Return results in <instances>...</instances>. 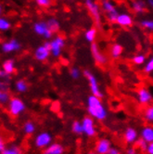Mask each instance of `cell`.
I'll return each instance as SVG.
<instances>
[{
    "label": "cell",
    "mask_w": 153,
    "mask_h": 154,
    "mask_svg": "<svg viewBox=\"0 0 153 154\" xmlns=\"http://www.w3.org/2000/svg\"><path fill=\"white\" fill-rule=\"evenodd\" d=\"M36 4L40 7V8H47L48 7L51 6L52 4V0H35Z\"/></svg>",
    "instance_id": "obj_37"
},
{
    "label": "cell",
    "mask_w": 153,
    "mask_h": 154,
    "mask_svg": "<svg viewBox=\"0 0 153 154\" xmlns=\"http://www.w3.org/2000/svg\"><path fill=\"white\" fill-rule=\"evenodd\" d=\"M70 75L73 80H78L82 76V72L79 68L77 67H72L70 70Z\"/></svg>",
    "instance_id": "obj_33"
},
{
    "label": "cell",
    "mask_w": 153,
    "mask_h": 154,
    "mask_svg": "<svg viewBox=\"0 0 153 154\" xmlns=\"http://www.w3.org/2000/svg\"><path fill=\"white\" fill-rule=\"evenodd\" d=\"M28 88H29V85L26 83V81L23 79L18 80L15 83V89L18 93H25L27 92Z\"/></svg>",
    "instance_id": "obj_25"
},
{
    "label": "cell",
    "mask_w": 153,
    "mask_h": 154,
    "mask_svg": "<svg viewBox=\"0 0 153 154\" xmlns=\"http://www.w3.org/2000/svg\"><path fill=\"white\" fill-rule=\"evenodd\" d=\"M91 54L96 61V64L98 65H105L108 62V57L99 48V46L96 43H92L91 44Z\"/></svg>",
    "instance_id": "obj_11"
},
{
    "label": "cell",
    "mask_w": 153,
    "mask_h": 154,
    "mask_svg": "<svg viewBox=\"0 0 153 154\" xmlns=\"http://www.w3.org/2000/svg\"><path fill=\"white\" fill-rule=\"evenodd\" d=\"M53 142V136L47 131L40 132L35 138V146L38 149H45Z\"/></svg>",
    "instance_id": "obj_8"
},
{
    "label": "cell",
    "mask_w": 153,
    "mask_h": 154,
    "mask_svg": "<svg viewBox=\"0 0 153 154\" xmlns=\"http://www.w3.org/2000/svg\"><path fill=\"white\" fill-rule=\"evenodd\" d=\"M138 138V132L134 127H127L124 134V140L127 144H135Z\"/></svg>",
    "instance_id": "obj_16"
},
{
    "label": "cell",
    "mask_w": 153,
    "mask_h": 154,
    "mask_svg": "<svg viewBox=\"0 0 153 154\" xmlns=\"http://www.w3.org/2000/svg\"><path fill=\"white\" fill-rule=\"evenodd\" d=\"M136 147L141 151H145L146 150V148L148 146V143L145 140L142 139V138H137V140L136 141Z\"/></svg>",
    "instance_id": "obj_36"
},
{
    "label": "cell",
    "mask_w": 153,
    "mask_h": 154,
    "mask_svg": "<svg viewBox=\"0 0 153 154\" xmlns=\"http://www.w3.org/2000/svg\"><path fill=\"white\" fill-rule=\"evenodd\" d=\"M147 4L144 0H134L132 2V8L133 11L136 13V14H143L145 13L146 9H147Z\"/></svg>",
    "instance_id": "obj_18"
},
{
    "label": "cell",
    "mask_w": 153,
    "mask_h": 154,
    "mask_svg": "<svg viewBox=\"0 0 153 154\" xmlns=\"http://www.w3.org/2000/svg\"><path fill=\"white\" fill-rule=\"evenodd\" d=\"M49 43L50 55L54 58H60L61 56L62 50L65 47V38L62 35H56L55 37L51 38Z\"/></svg>",
    "instance_id": "obj_4"
},
{
    "label": "cell",
    "mask_w": 153,
    "mask_h": 154,
    "mask_svg": "<svg viewBox=\"0 0 153 154\" xmlns=\"http://www.w3.org/2000/svg\"><path fill=\"white\" fill-rule=\"evenodd\" d=\"M137 100L142 105H148L152 101V94L147 87H141L137 91Z\"/></svg>",
    "instance_id": "obj_15"
},
{
    "label": "cell",
    "mask_w": 153,
    "mask_h": 154,
    "mask_svg": "<svg viewBox=\"0 0 153 154\" xmlns=\"http://www.w3.org/2000/svg\"><path fill=\"white\" fill-rule=\"evenodd\" d=\"M64 147L58 142H52L49 146L44 149L43 154H63Z\"/></svg>",
    "instance_id": "obj_17"
},
{
    "label": "cell",
    "mask_w": 153,
    "mask_h": 154,
    "mask_svg": "<svg viewBox=\"0 0 153 154\" xmlns=\"http://www.w3.org/2000/svg\"><path fill=\"white\" fill-rule=\"evenodd\" d=\"M50 56V49H49V43L47 42L43 45L39 46L35 51V58L36 60L44 62L46 61Z\"/></svg>",
    "instance_id": "obj_12"
},
{
    "label": "cell",
    "mask_w": 153,
    "mask_h": 154,
    "mask_svg": "<svg viewBox=\"0 0 153 154\" xmlns=\"http://www.w3.org/2000/svg\"><path fill=\"white\" fill-rule=\"evenodd\" d=\"M26 109L24 101L20 97H10L8 103V111L13 117H18L23 114Z\"/></svg>",
    "instance_id": "obj_2"
},
{
    "label": "cell",
    "mask_w": 153,
    "mask_h": 154,
    "mask_svg": "<svg viewBox=\"0 0 153 154\" xmlns=\"http://www.w3.org/2000/svg\"><path fill=\"white\" fill-rule=\"evenodd\" d=\"M108 154H122V151L117 148L112 147V149H110V151L108 152Z\"/></svg>",
    "instance_id": "obj_39"
},
{
    "label": "cell",
    "mask_w": 153,
    "mask_h": 154,
    "mask_svg": "<svg viewBox=\"0 0 153 154\" xmlns=\"http://www.w3.org/2000/svg\"><path fill=\"white\" fill-rule=\"evenodd\" d=\"M10 81V75L6 73L3 70H0V89L2 91H8Z\"/></svg>",
    "instance_id": "obj_21"
},
{
    "label": "cell",
    "mask_w": 153,
    "mask_h": 154,
    "mask_svg": "<svg viewBox=\"0 0 153 154\" xmlns=\"http://www.w3.org/2000/svg\"><path fill=\"white\" fill-rule=\"evenodd\" d=\"M10 28H11V21L6 17H3V16L0 17V31L7 32Z\"/></svg>",
    "instance_id": "obj_28"
},
{
    "label": "cell",
    "mask_w": 153,
    "mask_h": 154,
    "mask_svg": "<svg viewBox=\"0 0 153 154\" xmlns=\"http://www.w3.org/2000/svg\"><path fill=\"white\" fill-rule=\"evenodd\" d=\"M2 43V40H1V37H0V44H1Z\"/></svg>",
    "instance_id": "obj_45"
},
{
    "label": "cell",
    "mask_w": 153,
    "mask_h": 154,
    "mask_svg": "<svg viewBox=\"0 0 153 154\" xmlns=\"http://www.w3.org/2000/svg\"><path fill=\"white\" fill-rule=\"evenodd\" d=\"M144 64H145L144 65V72L147 74H151L153 72V59L150 58Z\"/></svg>",
    "instance_id": "obj_34"
},
{
    "label": "cell",
    "mask_w": 153,
    "mask_h": 154,
    "mask_svg": "<svg viewBox=\"0 0 153 154\" xmlns=\"http://www.w3.org/2000/svg\"><path fill=\"white\" fill-rule=\"evenodd\" d=\"M1 92H2V90H1V89H0V95H1Z\"/></svg>",
    "instance_id": "obj_46"
},
{
    "label": "cell",
    "mask_w": 153,
    "mask_h": 154,
    "mask_svg": "<svg viewBox=\"0 0 153 154\" xmlns=\"http://www.w3.org/2000/svg\"><path fill=\"white\" fill-rule=\"evenodd\" d=\"M101 8L106 14L107 20L112 23H115L116 18L119 14V11L112 0H102Z\"/></svg>",
    "instance_id": "obj_5"
},
{
    "label": "cell",
    "mask_w": 153,
    "mask_h": 154,
    "mask_svg": "<svg viewBox=\"0 0 153 154\" xmlns=\"http://www.w3.org/2000/svg\"><path fill=\"white\" fill-rule=\"evenodd\" d=\"M2 70L9 74L11 75L15 72L16 71V63H15V60L13 59H8V60H6L3 63H2Z\"/></svg>",
    "instance_id": "obj_20"
},
{
    "label": "cell",
    "mask_w": 153,
    "mask_h": 154,
    "mask_svg": "<svg viewBox=\"0 0 153 154\" xmlns=\"http://www.w3.org/2000/svg\"><path fill=\"white\" fill-rule=\"evenodd\" d=\"M32 30L37 35L43 36L46 39H51L53 37V32L48 29L47 23L44 20H38L32 25Z\"/></svg>",
    "instance_id": "obj_9"
},
{
    "label": "cell",
    "mask_w": 153,
    "mask_h": 154,
    "mask_svg": "<svg viewBox=\"0 0 153 154\" xmlns=\"http://www.w3.org/2000/svg\"><path fill=\"white\" fill-rule=\"evenodd\" d=\"M145 152L147 154H153V142L152 143H148V146L146 148Z\"/></svg>",
    "instance_id": "obj_38"
},
{
    "label": "cell",
    "mask_w": 153,
    "mask_h": 154,
    "mask_svg": "<svg viewBox=\"0 0 153 154\" xmlns=\"http://www.w3.org/2000/svg\"><path fill=\"white\" fill-rule=\"evenodd\" d=\"M96 35H97V30L96 28H90L84 32V39L86 42L92 44L95 43Z\"/></svg>",
    "instance_id": "obj_24"
},
{
    "label": "cell",
    "mask_w": 153,
    "mask_h": 154,
    "mask_svg": "<svg viewBox=\"0 0 153 154\" xmlns=\"http://www.w3.org/2000/svg\"><path fill=\"white\" fill-rule=\"evenodd\" d=\"M47 25L48 27V29L53 32V34H56L58 32L60 29V20L56 18H49L47 21Z\"/></svg>",
    "instance_id": "obj_23"
},
{
    "label": "cell",
    "mask_w": 153,
    "mask_h": 154,
    "mask_svg": "<svg viewBox=\"0 0 153 154\" xmlns=\"http://www.w3.org/2000/svg\"><path fill=\"white\" fill-rule=\"evenodd\" d=\"M86 107H87V112L89 116L93 118L94 120L99 121H105L108 117V109L104 103L102 102L101 98L95 97L93 95L87 97L86 101Z\"/></svg>",
    "instance_id": "obj_1"
},
{
    "label": "cell",
    "mask_w": 153,
    "mask_h": 154,
    "mask_svg": "<svg viewBox=\"0 0 153 154\" xmlns=\"http://www.w3.org/2000/svg\"><path fill=\"white\" fill-rule=\"evenodd\" d=\"M86 154H96V152H94V151H90V152L86 153Z\"/></svg>",
    "instance_id": "obj_44"
},
{
    "label": "cell",
    "mask_w": 153,
    "mask_h": 154,
    "mask_svg": "<svg viewBox=\"0 0 153 154\" xmlns=\"http://www.w3.org/2000/svg\"><path fill=\"white\" fill-rule=\"evenodd\" d=\"M23 131L26 135H32L36 131V125L32 121H27L23 125Z\"/></svg>",
    "instance_id": "obj_27"
},
{
    "label": "cell",
    "mask_w": 153,
    "mask_h": 154,
    "mask_svg": "<svg viewBox=\"0 0 153 154\" xmlns=\"http://www.w3.org/2000/svg\"><path fill=\"white\" fill-rule=\"evenodd\" d=\"M6 148V143H5V141H4V139H3V137L0 136V153H1L3 150H4V149Z\"/></svg>",
    "instance_id": "obj_41"
},
{
    "label": "cell",
    "mask_w": 153,
    "mask_h": 154,
    "mask_svg": "<svg viewBox=\"0 0 153 154\" xmlns=\"http://www.w3.org/2000/svg\"><path fill=\"white\" fill-rule=\"evenodd\" d=\"M2 13H3V7L1 4H0V17L2 16Z\"/></svg>",
    "instance_id": "obj_43"
},
{
    "label": "cell",
    "mask_w": 153,
    "mask_h": 154,
    "mask_svg": "<svg viewBox=\"0 0 153 154\" xmlns=\"http://www.w3.org/2000/svg\"><path fill=\"white\" fill-rule=\"evenodd\" d=\"M140 25L142 28H144L149 32L153 31V20L151 19H143L140 20Z\"/></svg>",
    "instance_id": "obj_31"
},
{
    "label": "cell",
    "mask_w": 153,
    "mask_h": 154,
    "mask_svg": "<svg viewBox=\"0 0 153 154\" xmlns=\"http://www.w3.org/2000/svg\"><path fill=\"white\" fill-rule=\"evenodd\" d=\"M21 48H23L21 43L18 39H15V38H12L10 40L1 43V50L5 54H9V53L20 51L21 49Z\"/></svg>",
    "instance_id": "obj_10"
},
{
    "label": "cell",
    "mask_w": 153,
    "mask_h": 154,
    "mask_svg": "<svg viewBox=\"0 0 153 154\" xmlns=\"http://www.w3.org/2000/svg\"><path fill=\"white\" fill-rule=\"evenodd\" d=\"M82 127H83V134H84L88 137H94L96 135V127L95 124V120L91 118L89 115L84 116L82 120Z\"/></svg>",
    "instance_id": "obj_7"
},
{
    "label": "cell",
    "mask_w": 153,
    "mask_h": 154,
    "mask_svg": "<svg viewBox=\"0 0 153 154\" xmlns=\"http://www.w3.org/2000/svg\"><path fill=\"white\" fill-rule=\"evenodd\" d=\"M145 2H146L147 6H148V7H150V8H152V7H153V0H147V1H145Z\"/></svg>",
    "instance_id": "obj_42"
},
{
    "label": "cell",
    "mask_w": 153,
    "mask_h": 154,
    "mask_svg": "<svg viewBox=\"0 0 153 154\" xmlns=\"http://www.w3.org/2000/svg\"><path fill=\"white\" fill-rule=\"evenodd\" d=\"M144 118L148 123H152L153 122V107L148 106L146 108L144 111Z\"/></svg>",
    "instance_id": "obj_32"
},
{
    "label": "cell",
    "mask_w": 153,
    "mask_h": 154,
    "mask_svg": "<svg viewBox=\"0 0 153 154\" xmlns=\"http://www.w3.org/2000/svg\"><path fill=\"white\" fill-rule=\"evenodd\" d=\"M10 100V96L8 91H2L1 95H0V104L1 105H6L8 103Z\"/></svg>",
    "instance_id": "obj_35"
},
{
    "label": "cell",
    "mask_w": 153,
    "mask_h": 154,
    "mask_svg": "<svg viewBox=\"0 0 153 154\" xmlns=\"http://www.w3.org/2000/svg\"><path fill=\"white\" fill-rule=\"evenodd\" d=\"M0 154H23V151L19 146L11 145L9 147H6Z\"/></svg>",
    "instance_id": "obj_26"
},
{
    "label": "cell",
    "mask_w": 153,
    "mask_h": 154,
    "mask_svg": "<svg viewBox=\"0 0 153 154\" xmlns=\"http://www.w3.org/2000/svg\"><path fill=\"white\" fill-rule=\"evenodd\" d=\"M112 142L109 138H100L98 139L96 143V147H95V152L96 154H108V152L110 151L112 149Z\"/></svg>",
    "instance_id": "obj_13"
},
{
    "label": "cell",
    "mask_w": 153,
    "mask_h": 154,
    "mask_svg": "<svg viewBox=\"0 0 153 154\" xmlns=\"http://www.w3.org/2000/svg\"><path fill=\"white\" fill-rule=\"evenodd\" d=\"M83 74H84V76L85 77V78L87 79V81H88L89 87H90V91H91L92 95L95 96V97H99V98H102L104 97V94H103V92L100 89L99 84H98V81H97L96 77L89 70H84Z\"/></svg>",
    "instance_id": "obj_3"
},
{
    "label": "cell",
    "mask_w": 153,
    "mask_h": 154,
    "mask_svg": "<svg viewBox=\"0 0 153 154\" xmlns=\"http://www.w3.org/2000/svg\"><path fill=\"white\" fill-rule=\"evenodd\" d=\"M126 154H137V150L135 147H129L126 149Z\"/></svg>",
    "instance_id": "obj_40"
},
{
    "label": "cell",
    "mask_w": 153,
    "mask_h": 154,
    "mask_svg": "<svg viewBox=\"0 0 153 154\" xmlns=\"http://www.w3.org/2000/svg\"><path fill=\"white\" fill-rule=\"evenodd\" d=\"M147 61V57L144 54H136L132 58V62L136 66L143 65Z\"/></svg>",
    "instance_id": "obj_29"
},
{
    "label": "cell",
    "mask_w": 153,
    "mask_h": 154,
    "mask_svg": "<svg viewBox=\"0 0 153 154\" xmlns=\"http://www.w3.org/2000/svg\"><path fill=\"white\" fill-rule=\"evenodd\" d=\"M123 51H124V49H123L122 45H120L118 43H115L113 45H112V47L110 48V55L112 59L117 60L122 56Z\"/></svg>",
    "instance_id": "obj_22"
},
{
    "label": "cell",
    "mask_w": 153,
    "mask_h": 154,
    "mask_svg": "<svg viewBox=\"0 0 153 154\" xmlns=\"http://www.w3.org/2000/svg\"><path fill=\"white\" fill-rule=\"evenodd\" d=\"M72 131L75 135H78V136L83 135V127H82L81 122H79V121H74L72 125Z\"/></svg>",
    "instance_id": "obj_30"
},
{
    "label": "cell",
    "mask_w": 153,
    "mask_h": 154,
    "mask_svg": "<svg viewBox=\"0 0 153 154\" xmlns=\"http://www.w3.org/2000/svg\"><path fill=\"white\" fill-rule=\"evenodd\" d=\"M140 138L145 140L147 143L153 142V128L152 126H144L140 131Z\"/></svg>",
    "instance_id": "obj_19"
},
{
    "label": "cell",
    "mask_w": 153,
    "mask_h": 154,
    "mask_svg": "<svg viewBox=\"0 0 153 154\" xmlns=\"http://www.w3.org/2000/svg\"><path fill=\"white\" fill-rule=\"evenodd\" d=\"M115 23H117L119 26L121 27H124V28H129L133 25L134 23V20L129 13L127 12H122L118 14Z\"/></svg>",
    "instance_id": "obj_14"
},
{
    "label": "cell",
    "mask_w": 153,
    "mask_h": 154,
    "mask_svg": "<svg viewBox=\"0 0 153 154\" xmlns=\"http://www.w3.org/2000/svg\"><path fill=\"white\" fill-rule=\"evenodd\" d=\"M84 6L88 10L89 14L92 16L96 23L100 25L101 23V10L100 7L95 0H84Z\"/></svg>",
    "instance_id": "obj_6"
}]
</instances>
